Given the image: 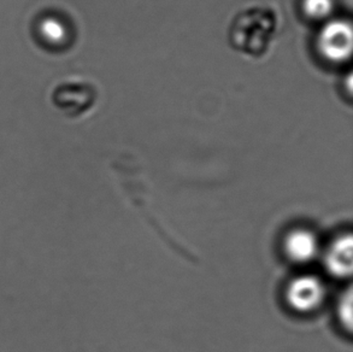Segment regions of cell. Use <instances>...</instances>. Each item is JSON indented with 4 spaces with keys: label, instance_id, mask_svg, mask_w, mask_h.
Masks as SVG:
<instances>
[{
    "label": "cell",
    "instance_id": "obj_1",
    "mask_svg": "<svg viewBox=\"0 0 353 352\" xmlns=\"http://www.w3.org/2000/svg\"><path fill=\"white\" fill-rule=\"evenodd\" d=\"M317 45L321 55L330 62L343 63L351 57L352 27L344 19H332L321 29Z\"/></svg>",
    "mask_w": 353,
    "mask_h": 352
},
{
    "label": "cell",
    "instance_id": "obj_2",
    "mask_svg": "<svg viewBox=\"0 0 353 352\" xmlns=\"http://www.w3.org/2000/svg\"><path fill=\"white\" fill-rule=\"evenodd\" d=\"M286 298L292 309L311 313L325 300V284L315 275L298 276L287 287Z\"/></svg>",
    "mask_w": 353,
    "mask_h": 352
},
{
    "label": "cell",
    "instance_id": "obj_3",
    "mask_svg": "<svg viewBox=\"0 0 353 352\" xmlns=\"http://www.w3.org/2000/svg\"><path fill=\"white\" fill-rule=\"evenodd\" d=\"M353 240L351 234L341 235L335 242L330 244L325 253V269L330 274L345 279L352 273L353 266Z\"/></svg>",
    "mask_w": 353,
    "mask_h": 352
},
{
    "label": "cell",
    "instance_id": "obj_4",
    "mask_svg": "<svg viewBox=\"0 0 353 352\" xmlns=\"http://www.w3.org/2000/svg\"><path fill=\"white\" fill-rule=\"evenodd\" d=\"M285 251L293 262L309 263L320 253V243L310 231L296 229L287 235Z\"/></svg>",
    "mask_w": 353,
    "mask_h": 352
},
{
    "label": "cell",
    "instance_id": "obj_5",
    "mask_svg": "<svg viewBox=\"0 0 353 352\" xmlns=\"http://www.w3.org/2000/svg\"><path fill=\"white\" fill-rule=\"evenodd\" d=\"M305 14L314 19H325L330 17L334 10L333 0H304L303 3Z\"/></svg>",
    "mask_w": 353,
    "mask_h": 352
},
{
    "label": "cell",
    "instance_id": "obj_6",
    "mask_svg": "<svg viewBox=\"0 0 353 352\" xmlns=\"http://www.w3.org/2000/svg\"><path fill=\"white\" fill-rule=\"evenodd\" d=\"M40 32L50 43H61L65 38V27L56 19H45L40 26Z\"/></svg>",
    "mask_w": 353,
    "mask_h": 352
},
{
    "label": "cell",
    "instance_id": "obj_7",
    "mask_svg": "<svg viewBox=\"0 0 353 352\" xmlns=\"http://www.w3.org/2000/svg\"><path fill=\"white\" fill-rule=\"evenodd\" d=\"M338 315L341 324L347 331L352 329V291L351 289L346 291L344 295H341L338 304Z\"/></svg>",
    "mask_w": 353,
    "mask_h": 352
}]
</instances>
